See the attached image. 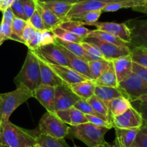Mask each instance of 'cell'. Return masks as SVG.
Returning a JSON list of instances; mask_svg holds the SVG:
<instances>
[{
  "label": "cell",
  "instance_id": "6da1fadb",
  "mask_svg": "<svg viewBox=\"0 0 147 147\" xmlns=\"http://www.w3.org/2000/svg\"><path fill=\"white\" fill-rule=\"evenodd\" d=\"M36 133L18 127L9 121L0 123V143L9 147H30L37 144Z\"/></svg>",
  "mask_w": 147,
  "mask_h": 147
},
{
  "label": "cell",
  "instance_id": "7a4b0ae2",
  "mask_svg": "<svg viewBox=\"0 0 147 147\" xmlns=\"http://www.w3.org/2000/svg\"><path fill=\"white\" fill-rule=\"evenodd\" d=\"M33 97V92L24 84L14 91L0 93V123L9 121V117L21 105Z\"/></svg>",
  "mask_w": 147,
  "mask_h": 147
},
{
  "label": "cell",
  "instance_id": "3957f363",
  "mask_svg": "<svg viewBox=\"0 0 147 147\" xmlns=\"http://www.w3.org/2000/svg\"><path fill=\"white\" fill-rule=\"evenodd\" d=\"M14 82L17 87L24 84L32 92L41 84L38 57L34 51L28 50L22 69L14 79Z\"/></svg>",
  "mask_w": 147,
  "mask_h": 147
},
{
  "label": "cell",
  "instance_id": "277c9868",
  "mask_svg": "<svg viewBox=\"0 0 147 147\" xmlns=\"http://www.w3.org/2000/svg\"><path fill=\"white\" fill-rule=\"evenodd\" d=\"M108 131L107 128L87 122L75 126H69L66 137L71 139L80 140L88 147H95L106 142L105 136Z\"/></svg>",
  "mask_w": 147,
  "mask_h": 147
},
{
  "label": "cell",
  "instance_id": "5b68a950",
  "mask_svg": "<svg viewBox=\"0 0 147 147\" xmlns=\"http://www.w3.org/2000/svg\"><path fill=\"white\" fill-rule=\"evenodd\" d=\"M69 127L56 113L48 111L43 114L38 123L40 134H46L57 138H64L67 136Z\"/></svg>",
  "mask_w": 147,
  "mask_h": 147
},
{
  "label": "cell",
  "instance_id": "8992f818",
  "mask_svg": "<svg viewBox=\"0 0 147 147\" xmlns=\"http://www.w3.org/2000/svg\"><path fill=\"white\" fill-rule=\"evenodd\" d=\"M84 41L97 46L102 54L103 59L107 61H113L131 54V48L128 46H118L94 38H86Z\"/></svg>",
  "mask_w": 147,
  "mask_h": 147
},
{
  "label": "cell",
  "instance_id": "52a82bcc",
  "mask_svg": "<svg viewBox=\"0 0 147 147\" xmlns=\"http://www.w3.org/2000/svg\"><path fill=\"white\" fill-rule=\"evenodd\" d=\"M119 87L125 92L131 102L134 99L147 94V81L134 73L121 82Z\"/></svg>",
  "mask_w": 147,
  "mask_h": 147
},
{
  "label": "cell",
  "instance_id": "ba28073f",
  "mask_svg": "<svg viewBox=\"0 0 147 147\" xmlns=\"http://www.w3.org/2000/svg\"><path fill=\"white\" fill-rule=\"evenodd\" d=\"M84 25H92L97 29L109 32L127 43H132V30L125 23H116L108 22H95L92 23L82 22Z\"/></svg>",
  "mask_w": 147,
  "mask_h": 147
},
{
  "label": "cell",
  "instance_id": "9c48e42d",
  "mask_svg": "<svg viewBox=\"0 0 147 147\" xmlns=\"http://www.w3.org/2000/svg\"><path fill=\"white\" fill-rule=\"evenodd\" d=\"M112 123L114 128H139L144 123L141 113L131 106L121 115L113 117Z\"/></svg>",
  "mask_w": 147,
  "mask_h": 147
},
{
  "label": "cell",
  "instance_id": "30bf717a",
  "mask_svg": "<svg viewBox=\"0 0 147 147\" xmlns=\"http://www.w3.org/2000/svg\"><path fill=\"white\" fill-rule=\"evenodd\" d=\"M32 51L46 62L53 64L69 66L67 59L57 43H54L47 46H41L38 50Z\"/></svg>",
  "mask_w": 147,
  "mask_h": 147
},
{
  "label": "cell",
  "instance_id": "8fae6325",
  "mask_svg": "<svg viewBox=\"0 0 147 147\" xmlns=\"http://www.w3.org/2000/svg\"><path fill=\"white\" fill-rule=\"evenodd\" d=\"M80 100L71 89L66 85H60L56 87L55 95V110H63L74 107Z\"/></svg>",
  "mask_w": 147,
  "mask_h": 147
},
{
  "label": "cell",
  "instance_id": "7c38bea8",
  "mask_svg": "<svg viewBox=\"0 0 147 147\" xmlns=\"http://www.w3.org/2000/svg\"><path fill=\"white\" fill-rule=\"evenodd\" d=\"M46 63L51 68L52 70L56 74V75H58V77L63 81L65 85L69 87L74 84L80 83L84 80H89L87 77L83 76L81 74L78 73L69 66L53 64V63H49V62H46Z\"/></svg>",
  "mask_w": 147,
  "mask_h": 147
},
{
  "label": "cell",
  "instance_id": "4fadbf2b",
  "mask_svg": "<svg viewBox=\"0 0 147 147\" xmlns=\"http://www.w3.org/2000/svg\"><path fill=\"white\" fill-rule=\"evenodd\" d=\"M108 4L107 2L97 1V0H88V1H83L74 4L71 10L66 15L64 21L76 20L83 14L92 10H98V9L102 10L103 8L107 6Z\"/></svg>",
  "mask_w": 147,
  "mask_h": 147
},
{
  "label": "cell",
  "instance_id": "5bb4252c",
  "mask_svg": "<svg viewBox=\"0 0 147 147\" xmlns=\"http://www.w3.org/2000/svg\"><path fill=\"white\" fill-rule=\"evenodd\" d=\"M55 95L56 87L50 85L41 84L33 91V97L46 109L48 112L56 113Z\"/></svg>",
  "mask_w": 147,
  "mask_h": 147
},
{
  "label": "cell",
  "instance_id": "9a60e30c",
  "mask_svg": "<svg viewBox=\"0 0 147 147\" xmlns=\"http://www.w3.org/2000/svg\"><path fill=\"white\" fill-rule=\"evenodd\" d=\"M55 43H57V44L59 45L61 50L62 51L63 54L65 55L66 58L67 59L68 62H69V67L73 69L74 70H75L76 71H77L78 73L82 74L83 76L86 77L87 79H89V80H91L94 81L91 72H90L88 62H87L86 61H84V59H81V58L79 57V56H76V55H74V53H72L71 52L68 51L67 49H65L64 47L61 46V45L59 44L58 43H56V41H55Z\"/></svg>",
  "mask_w": 147,
  "mask_h": 147
},
{
  "label": "cell",
  "instance_id": "2e32d148",
  "mask_svg": "<svg viewBox=\"0 0 147 147\" xmlns=\"http://www.w3.org/2000/svg\"><path fill=\"white\" fill-rule=\"evenodd\" d=\"M56 114L63 123L70 126H75L88 122L86 115L74 107L66 110H58Z\"/></svg>",
  "mask_w": 147,
  "mask_h": 147
},
{
  "label": "cell",
  "instance_id": "e0dca14e",
  "mask_svg": "<svg viewBox=\"0 0 147 147\" xmlns=\"http://www.w3.org/2000/svg\"><path fill=\"white\" fill-rule=\"evenodd\" d=\"M116 74L118 84L133 74V60L131 54L112 61Z\"/></svg>",
  "mask_w": 147,
  "mask_h": 147
},
{
  "label": "cell",
  "instance_id": "ac0fdd59",
  "mask_svg": "<svg viewBox=\"0 0 147 147\" xmlns=\"http://www.w3.org/2000/svg\"><path fill=\"white\" fill-rule=\"evenodd\" d=\"M35 4L36 9L41 16L46 30H52L63 22V20L59 19L51 10L43 5V2L39 0H35Z\"/></svg>",
  "mask_w": 147,
  "mask_h": 147
},
{
  "label": "cell",
  "instance_id": "d6986e66",
  "mask_svg": "<svg viewBox=\"0 0 147 147\" xmlns=\"http://www.w3.org/2000/svg\"><path fill=\"white\" fill-rule=\"evenodd\" d=\"M139 128H115V147H130L134 144Z\"/></svg>",
  "mask_w": 147,
  "mask_h": 147
},
{
  "label": "cell",
  "instance_id": "ffe728a7",
  "mask_svg": "<svg viewBox=\"0 0 147 147\" xmlns=\"http://www.w3.org/2000/svg\"><path fill=\"white\" fill-rule=\"evenodd\" d=\"M37 56L38 57L40 65L41 84L55 87L60 85H65L63 81L58 77V75H56V74L52 70L51 68L46 63V62L38 56Z\"/></svg>",
  "mask_w": 147,
  "mask_h": 147
},
{
  "label": "cell",
  "instance_id": "44dd1931",
  "mask_svg": "<svg viewBox=\"0 0 147 147\" xmlns=\"http://www.w3.org/2000/svg\"><path fill=\"white\" fill-rule=\"evenodd\" d=\"M110 112L111 118L118 116L125 113L130 107L132 106L131 100L127 97L121 96L109 101L105 102Z\"/></svg>",
  "mask_w": 147,
  "mask_h": 147
},
{
  "label": "cell",
  "instance_id": "7402d4cb",
  "mask_svg": "<svg viewBox=\"0 0 147 147\" xmlns=\"http://www.w3.org/2000/svg\"><path fill=\"white\" fill-rule=\"evenodd\" d=\"M55 41L59 43V44H60L61 46H63V47H64L65 49H67L68 51L71 52L74 55L79 56L81 59H84L87 62L100 59V58L95 56H93V55L90 54V53L86 51L80 43H74V42L63 41V40H60V39L57 38H56V40Z\"/></svg>",
  "mask_w": 147,
  "mask_h": 147
},
{
  "label": "cell",
  "instance_id": "603a6c76",
  "mask_svg": "<svg viewBox=\"0 0 147 147\" xmlns=\"http://www.w3.org/2000/svg\"><path fill=\"white\" fill-rule=\"evenodd\" d=\"M94 95L97 96L103 102L109 101V100H111L118 97H121V96L128 98L125 92L119 87H106V86H100L97 85V84H96L95 90H94Z\"/></svg>",
  "mask_w": 147,
  "mask_h": 147
},
{
  "label": "cell",
  "instance_id": "cb8c5ba5",
  "mask_svg": "<svg viewBox=\"0 0 147 147\" xmlns=\"http://www.w3.org/2000/svg\"><path fill=\"white\" fill-rule=\"evenodd\" d=\"M94 82L97 85L113 87H119L112 61H110L107 67L101 74V75L94 81Z\"/></svg>",
  "mask_w": 147,
  "mask_h": 147
},
{
  "label": "cell",
  "instance_id": "d4e9b609",
  "mask_svg": "<svg viewBox=\"0 0 147 147\" xmlns=\"http://www.w3.org/2000/svg\"><path fill=\"white\" fill-rule=\"evenodd\" d=\"M96 84L94 81L87 80L71 86L70 88L80 99L87 100L94 95Z\"/></svg>",
  "mask_w": 147,
  "mask_h": 147
},
{
  "label": "cell",
  "instance_id": "484cf974",
  "mask_svg": "<svg viewBox=\"0 0 147 147\" xmlns=\"http://www.w3.org/2000/svg\"><path fill=\"white\" fill-rule=\"evenodd\" d=\"M87 38H94L99 39V40H102V41L107 42V43H113V44L118 45V46H128V47L131 48V45H132V43L125 42L124 40H121V38L112 35V34L100 30L98 29L90 30Z\"/></svg>",
  "mask_w": 147,
  "mask_h": 147
},
{
  "label": "cell",
  "instance_id": "4316f807",
  "mask_svg": "<svg viewBox=\"0 0 147 147\" xmlns=\"http://www.w3.org/2000/svg\"><path fill=\"white\" fill-rule=\"evenodd\" d=\"M41 2H43L45 6L47 7L50 10H51L59 19L62 20L63 22L74 5V4L63 2H56V1Z\"/></svg>",
  "mask_w": 147,
  "mask_h": 147
},
{
  "label": "cell",
  "instance_id": "83f0119b",
  "mask_svg": "<svg viewBox=\"0 0 147 147\" xmlns=\"http://www.w3.org/2000/svg\"><path fill=\"white\" fill-rule=\"evenodd\" d=\"M59 26L63 29L76 34L78 36L81 37L84 40L86 38H87L90 32V30L85 28L84 25L80 21L66 20L61 23Z\"/></svg>",
  "mask_w": 147,
  "mask_h": 147
},
{
  "label": "cell",
  "instance_id": "f1b7e54d",
  "mask_svg": "<svg viewBox=\"0 0 147 147\" xmlns=\"http://www.w3.org/2000/svg\"><path fill=\"white\" fill-rule=\"evenodd\" d=\"M35 141L41 147H70L64 138H54L40 133L36 134Z\"/></svg>",
  "mask_w": 147,
  "mask_h": 147
},
{
  "label": "cell",
  "instance_id": "f546056e",
  "mask_svg": "<svg viewBox=\"0 0 147 147\" xmlns=\"http://www.w3.org/2000/svg\"><path fill=\"white\" fill-rule=\"evenodd\" d=\"M147 0H128V1H123L119 2H112L109 3L107 6L102 9V12H116L121 9H128V8L135 7L139 6L146 2Z\"/></svg>",
  "mask_w": 147,
  "mask_h": 147
},
{
  "label": "cell",
  "instance_id": "4dcf8cb0",
  "mask_svg": "<svg viewBox=\"0 0 147 147\" xmlns=\"http://www.w3.org/2000/svg\"><path fill=\"white\" fill-rule=\"evenodd\" d=\"M132 43L147 48V22L138 25L132 31Z\"/></svg>",
  "mask_w": 147,
  "mask_h": 147
},
{
  "label": "cell",
  "instance_id": "1f68e13d",
  "mask_svg": "<svg viewBox=\"0 0 147 147\" xmlns=\"http://www.w3.org/2000/svg\"><path fill=\"white\" fill-rule=\"evenodd\" d=\"M51 31L54 34L56 38L63 40V41L74 42V43H81L82 42L84 41V39L82 38L81 37L78 36V35L70 32V31L63 29L59 26L55 28Z\"/></svg>",
  "mask_w": 147,
  "mask_h": 147
},
{
  "label": "cell",
  "instance_id": "d6a6232c",
  "mask_svg": "<svg viewBox=\"0 0 147 147\" xmlns=\"http://www.w3.org/2000/svg\"><path fill=\"white\" fill-rule=\"evenodd\" d=\"M27 23H28V21L16 18V17L14 18L13 22L12 24V40L25 44V41L22 38V34H23V31L26 27Z\"/></svg>",
  "mask_w": 147,
  "mask_h": 147
},
{
  "label": "cell",
  "instance_id": "836d02e7",
  "mask_svg": "<svg viewBox=\"0 0 147 147\" xmlns=\"http://www.w3.org/2000/svg\"><path fill=\"white\" fill-rule=\"evenodd\" d=\"M87 102L91 105L96 112L98 113L100 115L105 118L107 120L112 122V118L110 116L109 110L105 102L98 98L96 95H93L92 97H90L89 100H87Z\"/></svg>",
  "mask_w": 147,
  "mask_h": 147
},
{
  "label": "cell",
  "instance_id": "e575fe53",
  "mask_svg": "<svg viewBox=\"0 0 147 147\" xmlns=\"http://www.w3.org/2000/svg\"><path fill=\"white\" fill-rule=\"evenodd\" d=\"M131 56L133 62L147 68V48L134 46L132 49L131 48Z\"/></svg>",
  "mask_w": 147,
  "mask_h": 147
},
{
  "label": "cell",
  "instance_id": "d590c367",
  "mask_svg": "<svg viewBox=\"0 0 147 147\" xmlns=\"http://www.w3.org/2000/svg\"><path fill=\"white\" fill-rule=\"evenodd\" d=\"M110 61H107L104 59H100L88 62L90 72L92 75L94 81H95L101 75V74L107 67Z\"/></svg>",
  "mask_w": 147,
  "mask_h": 147
},
{
  "label": "cell",
  "instance_id": "8d00e7d4",
  "mask_svg": "<svg viewBox=\"0 0 147 147\" xmlns=\"http://www.w3.org/2000/svg\"><path fill=\"white\" fill-rule=\"evenodd\" d=\"M74 107H76L77 109H78L80 111H81L82 113H84V115H94V116H98L100 118H102L106 119L105 118H104L103 116H102L101 115L97 113L95 110L93 109V107H92L91 105L87 102V100H82V99H80L75 105L74 106Z\"/></svg>",
  "mask_w": 147,
  "mask_h": 147
},
{
  "label": "cell",
  "instance_id": "74e56055",
  "mask_svg": "<svg viewBox=\"0 0 147 147\" xmlns=\"http://www.w3.org/2000/svg\"><path fill=\"white\" fill-rule=\"evenodd\" d=\"M102 12V9L92 10L83 14L80 18H78L76 20H74L80 21V22H85V23H92V22H95L98 20Z\"/></svg>",
  "mask_w": 147,
  "mask_h": 147
},
{
  "label": "cell",
  "instance_id": "f35d334b",
  "mask_svg": "<svg viewBox=\"0 0 147 147\" xmlns=\"http://www.w3.org/2000/svg\"><path fill=\"white\" fill-rule=\"evenodd\" d=\"M134 144L141 147H147V122L144 121V123L140 127Z\"/></svg>",
  "mask_w": 147,
  "mask_h": 147
},
{
  "label": "cell",
  "instance_id": "ab89813d",
  "mask_svg": "<svg viewBox=\"0 0 147 147\" xmlns=\"http://www.w3.org/2000/svg\"><path fill=\"white\" fill-rule=\"evenodd\" d=\"M86 118H87L88 122L94 124V125H97V126L103 127V128H106L107 129H111L113 128V124L111 121H108L105 118H100L98 116H94V115H85Z\"/></svg>",
  "mask_w": 147,
  "mask_h": 147
},
{
  "label": "cell",
  "instance_id": "60d3db41",
  "mask_svg": "<svg viewBox=\"0 0 147 147\" xmlns=\"http://www.w3.org/2000/svg\"><path fill=\"white\" fill-rule=\"evenodd\" d=\"M36 32V29L28 21V23H27L26 27L23 31V34H22V38L25 41V46H27L28 43H30L35 38Z\"/></svg>",
  "mask_w": 147,
  "mask_h": 147
},
{
  "label": "cell",
  "instance_id": "b9f144b4",
  "mask_svg": "<svg viewBox=\"0 0 147 147\" xmlns=\"http://www.w3.org/2000/svg\"><path fill=\"white\" fill-rule=\"evenodd\" d=\"M21 2L24 8L25 18H26L27 21H28L34 12L36 10L35 0H21Z\"/></svg>",
  "mask_w": 147,
  "mask_h": 147
},
{
  "label": "cell",
  "instance_id": "7bdbcfd3",
  "mask_svg": "<svg viewBox=\"0 0 147 147\" xmlns=\"http://www.w3.org/2000/svg\"><path fill=\"white\" fill-rule=\"evenodd\" d=\"M28 22L36 29V30H45L44 25H43V20H42L41 16H40V13H39L38 11L37 10V9L34 12V13L32 14L31 18H30L29 20H28Z\"/></svg>",
  "mask_w": 147,
  "mask_h": 147
},
{
  "label": "cell",
  "instance_id": "ee69618b",
  "mask_svg": "<svg viewBox=\"0 0 147 147\" xmlns=\"http://www.w3.org/2000/svg\"><path fill=\"white\" fill-rule=\"evenodd\" d=\"M11 9H12V12H13L15 17L27 21L21 0H15L13 3H12V6H11Z\"/></svg>",
  "mask_w": 147,
  "mask_h": 147
},
{
  "label": "cell",
  "instance_id": "f6af8a7d",
  "mask_svg": "<svg viewBox=\"0 0 147 147\" xmlns=\"http://www.w3.org/2000/svg\"><path fill=\"white\" fill-rule=\"evenodd\" d=\"M56 37L51 30L41 31V46L55 43Z\"/></svg>",
  "mask_w": 147,
  "mask_h": 147
},
{
  "label": "cell",
  "instance_id": "bcb514c9",
  "mask_svg": "<svg viewBox=\"0 0 147 147\" xmlns=\"http://www.w3.org/2000/svg\"><path fill=\"white\" fill-rule=\"evenodd\" d=\"M80 44L82 45L83 48H84V50L86 51H87L88 53H90V54L93 55V56H97V57L100 58V59H103L102 54L101 53L100 51L99 50L97 46H95L94 45L91 44V43H87V42H82Z\"/></svg>",
  "mask_w": 147,
  "mask_h": 147
},
{
  "label": "cell",
  "instance_id": "7dc6e473",
  "mask_svg": "<svg viewBox=\"0 0 147 147\" xmlns=\"http://www.w3.org/2000/svg\"><path fill=\"white\" fill-rule=\"evenodd\" d=\"M133 73L147 81V68L144 67L134 62L133 63Z\"/></svg>",
  "mask_w": 147,
  "mask_h": 147
},
{
  "label": "cell",
  "instance_id": "c3c4849f",
  "mask_svg": "<svg viewBox=\"0 0 147 147\" xmlns=\"http://www.w3.org/2000/svg\"><path fill=\"white\" fill-rule=\"evenodd\" d=\"M0 33L2 34L6 40H12V26L7 24L0 23Z\"/></svg>",
  "mask_w": 147,
  "mask_h": 147
},
{
  "label": "cell",
  "instance_id": "681fc988",
  "mask_svg": "<svg viewBox=\"0 0 147 147\" xmlns=\"http://www.w3.org/2000/svg\"><path fill=\"white\" fill-rule=\"evenodd\" d=\"M14 18H15V15H14L13 12H12L11 7H9L6 10L4 11V12H2V19L1 22L7 24V25L12 26Z\"/></svg>",
  "mask_w": 147,
  "mask_h": 147
},
{
  "label": "cell",
  "instance_id": "f907efd6",
  "mask_svg": "<svg viewBox=\"0 0 147 147\" xmlns=\"http://www.w3.org/2000/svg\"><path fill=\"white\" fill-rule=\"evenodd\" d=\"M138 102V109L137 110L141 113L144 121L147 122V102Z\"/></svg>",
  "mask_w": 147,
  "mask_h": 147
},
{
  "label": "cell",
  "instance_id": "816d5d0a",
  "mask_svg": "<svg viewBox=\"0 0 147 147\" xmlns=\"http://www.w3.org/2000/svg\"><path fill=\"white\" fill-rule=\"evenodd\" d=\"M132 9L133 10L136 11V12H141V13L147 15V1L144 2V4H142L141 5L135 7H133Z\"/></svg>",
  "mask_w": 147,
  "mask_h": 147
},
{
  "label": "cell",
  "instance_id": "f5cc1de1",
  "mask_svg": "<svg viewBox=\"0 0 147 147\" xmlns=\"http://www.w3.org/2000/svg\"><path fill=\"white\" fill-rule=\"evenodd\" d=\"M14 1L15 0H2V6H1V8H0V11L4 12V11L6 10L8 8L11 7Z\"/></svg>",
  "mask_w": 147,
  "mask_h": 147
},
{
  "label": "cell",
  "instance_id": "db71d44e",
  "mask_svg": "<svg viewBox=\"0 0 147 147\" xmlns=\"http://www.w3.org/2000/svg\"><path fill=\"white\" fill-rule=\"evenodd\" d=\"M40 2H49V1H56V2H63L70 4H76L80 2V0H39Z\"/></svg>",
  "mask_w": 147,
  "mask_h": 147
},
{
  "label": "cell",
  "instance_id": "11a10c76",
  "mask_svg": "<svg viewBox=\"0 0 147 147\" xmlns=\"http://www.w3.org/2000/svg\"><path fill=\"white\" fill-rule=\"evenodd\" d=\"M147 102V94L134 99V100L131 101V102Z\"/></svg>",
  "mask_w": 147,
  "mask_h": 147
},
{
  "label": "cell",
  "instance_id": "9f6ffc18",
  "mask_svg": "<svg viewBox=\"0 0 147 147\" xmlns=\"http://www.w3.org/2000/svg\"><path fill=\"white\" fill-rule=\"evenodd\" d=\"M83 1H88V0H80V2H83ZM97 1H101V2H107V3H112V2H123V1H128V0H97Z\"/></svg>",
  "mask_w": 147,
  "mask_h": 147
},
{
  "label": "cell",
  "instance_id": "6f0895ef",
  "mask_svg": "<svg viewBox=\"0 0 147 147\" xmlns=\"http://www.w3.org/2000/svg\"><path fill=\"white\" fill-rule=\"evenodd\" d=\"M95 147H115V146L114 144H108L107 142H105L104 143V144H100V145L96 146Z\"/></svg>",
  "mask_w": 147,
  "mask_h": 147
},
{
  "label": "cell",
  "instance_id": "680465c9",
  "mask_svg": "<svg viewBox=\"0 0 147 147\" xmlns=\"http://www.w3.org/2000/svg\"><path fill=\"white\" fill-rule=\"evenodd\" d=\"M5 40H6V39L5 38V37H4L2 34L0 33V46L3 44V43L5 42Z\"/></svg>",
  "mask_w": 147,
  "mask_h": 147
},
{
  "label": "cell",
  "instance_id": "91938a15",
  "mask_svg": "<svg viewBox=\"0 0 147 147\" xmlns=\"http://www.w3.org/2000/svg\"><path fill=\"white\" fill-rule=\"evenodd\" d=\"M0 147H9V146H8L5 145V144H1V143H0Z\"/></svg>",
  "mask_w": 147,
  "mask_h": 147
},
{
  "label": "cell",
  "instance_id": "94428289",
  "mask_svg": "<svg viewBox=\"0 0 147 147\" xmlns=\"http://www.w3.org/2000/svg\"><path fill=\"white\" fill-rule=\"evenodd\" d=\"M130 147H141V146H139L138 145H135V144H133V145Z\"/></svg>",
  "mask_w": 147,
  "mask_h": 147
},
{
  "label": "cell",
  "instance_id": "6125c7cd",
  "mask_svg": "<svg viewBox=\"0 0 147 147\" xmlns=\"http://www.w3.org/2000/svg\"><path fill=\"white\" fill-rule=\"evenodd\" d=\"M34 147H41V146H40V145H38V144H36L35 146H34Z\"/></svg>",
  "mask_w": 147,
  "mask_h": 147
},
{
  "label": "cell",
  "instance_id": "be15d7a7",
  "mask_svg": "<svg viewBox=\"0 0 147 147\" xmlns=\"http://www.w3.org/2000/svg\"><path fill=\"white\" fill-rule=\"evenodd\" d=\"M74 147H80V146H77V145H74Z\"/></svg>",
  "mask_w": 147,
  "mask_h": 147
},
{
  "label": "cell",
  "instance_id": "e7e4bbea",
  "mask_svg": "<svg viewBox=\"0 0 147 147\" xmlns=\"http://www.w3.org/2000/svg\"><path fill=\"white\" fill-rule=\"evenodd\" d=\"M30 147H34V146H30Z\"/></svg>",
  "mask_w": 147,
  "mask_h": 147
},
{
  "label": "cell",
  "instance_id": "03108f58",
  "mask_svg": "<svg viewBox=\"0 0 147 147\" xmlns=\"http://www.w3.org/2000/svg\"></svg>",
  "mask_w": 147,
  "mask_h": 147
}]
</instances>
